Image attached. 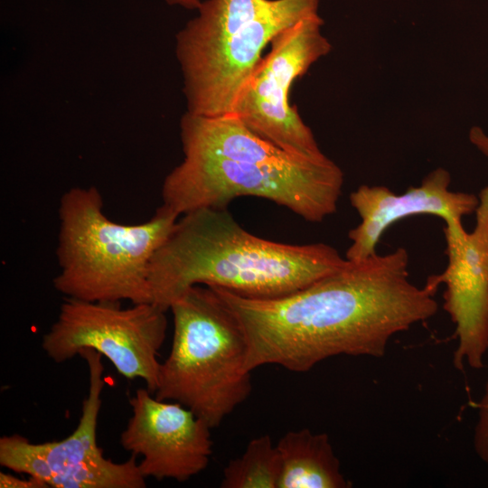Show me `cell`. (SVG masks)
Masks as SVG:
<instances>
[{"instance_id":"obj_3","label":"cell","mask_w":488,"mask_h":488,"mask_svg":"<svg viewBox=\"0 0 488 488\" xmlns=\"http://www.w3.org/2000/svg\"><path fill=\"white\" fill-rule=\"evenodd\" d=\"M178 218L161 205L145 222L121 224L105 214L96 187L70 188L59 205L54 288L86 301L152 303L149 265Z\"/></svg>"},{"instance_id":"obj_8","label":"cell","mask_w":488,"mask_h":488,"mask_svg":"<svg viewBox=\"0 0 488 488\" xmlns=\"http://www.w3.org/2000/svg\"><path fill=\"white\" fill-rule=\"evenodd\" d=\"M89 368V391L75 430L59 441L34 444L17 437L8 453V464L16 473L35 477L54 488H144L136 456L117 463L108 459L98 446L97 428L105 385L102 355L95 350L80 351Z\"/></svg>"},{"instance_id":"obj_18","label":"cell","mask_w":488,"mask_h":488,"mask_svg":"<svg viewBox=\"0 0 488 488\" xmlns=\"http://www.w3.org/2000/svg\"><path fill=\"white\" fill-rule=\"evenodd\" d=\"M168 5H180L183 8L192 10L198 9L202 4V0H165Z\"/></svg>"},{"instance_id":"obj_10","label":"cell","mask_w":488,"mask_h":488,"mask_svg":"<svg viewBox=\"0 0 488 488\" xmlns=\"http://www.w3.org/2000/svg\"><path fill=\"white\" fill-rule=\"evenodd\" d=\"M152 394L141 388L130 397L132 416L120 445L141 457L138 467L145 478L187 481L209 465L211 427L183 405Z\"/></svg>"},{"instance_id":"obj_5","label":"cell","mask_w":488,"mask_h":488,"mask_svg":"<svg viewBox=\"0 0 488 488\" xmlns=\"http://www.w3.org/2000/svg\"><path fill=\"white\" fill-rule=\"evenodd\" d=\"M343 174L330 158L290 165L184 154L162 185V205L179 217L202 209H227L240 196L269 200L305 221L322 222L337 210Z\"/></svg>"},{"instance_id":"obj_4","label":"cell","mask_w":488,"mask_h":488,"mask_svg":"<svg viewBox=\"0 0 488 488\" xmlns=\"http://www.w3.org/2000/svg\"><path fill=\"white\" fill-rule=\"evenodd\" d=\"M169 310L173 342L161 362L155 397L178 402L217 427L252 390L245 333L209 286L190 287Z\"/></svg>"},{"instance_id":"obj_9","label":"cell","mask_w":488,"mask_h":488,"mask_svg":"<svg viewBox=\"0 0 488 488\" xmlns=\"http://www.w3.org/2000/svg\"><path fill=\"white\" fill-rule=\"evenodd\" d=\"M475 224L468 232L462 221H446L447 264L427 279L445 286L443 308L455 324L454 365L480 370L488 354V186L478 193Z\"/></svg>"},{"instance_id":"obj_7","label":"cell","mask_w":488,"mask_h":488,"mask_svg":"<svg viewBox=\"0 0 488 488\" xmlns=\"http://www.w3.org/2000/svg\"><path fill=\"white\" fill-rule=\"evenodd\" d=\"M319 14L305 17L279 33L270 42L236 105L233 114L253 132L289 154L322 159L311 129L289 101L296 79L331 51L322 34Z\"/></svg>"},{"instance_id":"obj_16","label":"cell","mask_w":488,"mask_h":488,"mask_svg":"<svg viewBox=\"0 0 488 488\" xmlns=\"http://www.w3.org/2000/svg\"><path fill=\"white\" fill-rule=\"evenodd\" d=\"M1 488H46L49 487L42 481L29 476L27 479L15 477L6 473H0Z\"/></svg>"},{"instance_id":"obj_1","label":"cell","mask_w":488,"mask_h":488,"mask_svg":"<svg viewBox=\"0 0 488 488\" xmlns=\"http://www.w3.org/2000/svg\"><path fill=\"white\" fill-rule=\"evenodd\" d=\"M231 309L248 342L249 371L276 364L310 371L337 355L384 356L397 333L433 317L438 287L409 280L403 247L375 254L290 295L255 299L211 286Z\"/></svg>"},{"instance_id":"obj_6","label":"cell","mask_w":488,"mask_h":488,"mask_svg":"<svg viewBox=\"0 0 488 488\" xmlns=\"http://www.w3.org/2000/svg\"><path fill=\"white\" fill-rule=\"evenodd\" d=\"M166 311L154 303L92 302L66 297L56 321L43 335L42 350L57 363L85 348L105 356L127 379H142L155 393L166 337Z\"/></svg>"},{"instance_id":"obj_11","label":"cell","mask_w":488,"mask_h":488,"mask_svg":"<svg viewBox=\"0 0 488 488\" xmlns=\"http://www.w3.org/2000/svg\"><path fill=\"white\" fill-rule=\"evenodd\" d=\"M319 0H267L216 57L183 80L188 111L204 117L233 114L264 49L283 30L318 14Z\"/></svg>"},{"instance_id":"obj_13","label":"cell","mask_w":488,"mask_h":488,"mask_svg":"<svg viewBox=\"0 0 488 488\" xmlns=\"http://www.w3.org/2000/svg\"><path fill=\"white\" fill-rule=\"evenodd\" d=\"M280 456L278 488H347L351 483L325 433L286 432L276 444Z\"/></svg>"},{"instance_id":"obj_14","label":"cell","mask_w":488,"mask_h":488,"mask_svg":"<svg viewBox=\"0 0 488 488\" xmlns=\"http://www.w3.org/2000/svg\"><path fill=\"white\" fill-rule=\"evenodd\" d=\"M281 462L268 435L251 439L244 453L223 469L221 488H278Z\"/></svg>"},{"instance_id":"obj_12","label":"cell","mask_w":488,"mask_h":488,"mask_svg":"<svg viewBox=\"0 0 488 488\" xmlns=\"http://www.w3.org/2000/svg\"><path fill=\"white\" fill-rule=\"evenodd\" d=\"M450 183L449 173L437 168L419 186H411L401 194L381 185L359 186L351 192L350 202L361 221L348 233L351 245L345 258L359 262L377 254V244L386 230L407 217L428 214L446 222L474 213L478 194L453 192Z\"/></svg>"},{"instance_id":"obj_15","label":"cell","mask_w":488,"mask_h":488,"mask_svg":"<svg viewBox=\"0 0 488 488\" xmlns=\"http://www.w3.org/2000/svg\"><path fill=\"white\" fill-rule=\"evenodd\" d=\"M474 447L478 457L488 468V378L483 393L477 404V420L474 432Z\"/></svg>"},{"instance_id":"obj_2","label":"cell","mask_w":488,"mask_h":488,"mask_svg":"<svg viewBox=\"0 0 488 488\" xmlns=\"http://www.w3.org/2000/svg\"><path fill=\"white\" fill-rule=\"evenodd\" d=\"M347 263L325 243L276 242L243 229L227 209L202 208L181 215L148 269L152 303L168 311L196 285L248 298L295 293Z\"/></svg>"},{"instance_id":"obj_17","label":"cell","mask_w":488,"mask_h":488,"mask_svg":"<svg viewBox=\"0 0 488 488\" xmlns=\"http://www.w3.org/2000/svg\"><path fill=\"white\" fill-rule=\"evenodd\" d=\"M470 142L488 157V135L480 127H474L469 132Z\"/></svg>"}]
</instances>
